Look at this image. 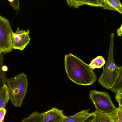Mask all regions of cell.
Returning a JSON list of instances; mask_svg holds the SVG:
<instances>
[{
	"instance_id": "1",
	"label": "cell",
	"mask_w": 122,
	"mask_h": 122,
	"mask_svg": "<svg viewBox=\"0 0 122 122\" xmlns=\"http://www.w3.org/2000/svg\"><path fill=\"white\" fill-rule=\"evenodd\" d=\"M64 65L68 77L77 84L90 85L96 80L97 77L93 69L71 53L65 55Z\"/></svg>"
},
{
	"instance_id": "2",
	"label": "cell",
	"mask_w": 122,
	"mask_h": 122,
	"mask_svg": "<svg viewBox=\"0 0 122 122\" xmlns=\"http://www.w3.org/2000/svg\"><path fill=\"white\" fill-rule=\"evenodd\" d=\"M9 99L12 105L20 107L27 92L28 82L26 75L21 73L7 79Z\"/></svg>"
},
{
	"instance_id": "3",
	"label": "cell",
	"mask_w": 122,
	"mask_h": 122,
	"mask_svg": "<svg viewBox=\"0 0 122 122\" xmlns=\"http://www.w3.org/2000/svg\"><path fill=\"white\" fill-rule=\"evenodd\" d=\"M114 34L111 35L110 45L107 61L105 66H103L102 72L98 81L103 86L107 89L112 88L117 77L119 66L115 64L113 56V39Z\"/></svg>"
},
{
	"instance_id": "4",
	"label": "cell",
	"mask_w": 122,
	"mask_h": 122,
	"mask_svg": "<svg viewBox=\"0 0 122 122\" xmlns=\"http://www.w3.org/2000/svg\"><path fill=\"white\" fill-rule=\"evenodd\" d=\"M89 96L95 106L96 110L100 112L108 114L117 108L107 92L92 90L90 91Z\"/></svg>"
},
{
	"instance_id": "5",
	"label": "cell",
	"mask_w": 122,
	"mask_h": 122,
	"mask_svg": "<svg viewBox=\"0 0 122 122\" xmlns=\"http://www.w3.org/2000/svg\"><path fill=\"white\" fill-rule=\"evenodd\" d=\"M13 32L9 21L0 15V50L2 53L10 52L13 49Z\"/></svg>"
},
{
	"instance_id": "6",
	"label": "cell",
	"mask_w": 122,
	"mask_h": 122,
	"mask_svg": "<svg viewBox=\"0 0 122 122\" xmlns=\"http://www.w3.org/2000/svg\"><path fill=\"white\" fill-rule=\"evenodd\" d=\"M30 30L26 31L20 30L17 28L15 33L13 32L12 36V46L13 49L22 51L29 43L30 39Z\"/></svg>"
},
{
	"instance_id": "7",
	"label": "cell",
	"mask_w": 122,
	"mask_h": 122,
	"mask_svg": "<svg viewBox=\"0 0 122 122\" xmlns=\"http://www.w3.org/2000/svg\"><path fill=\"white\" fill-rule=\"evenodd\" d=\"M41 113L43 117V122H62L66 117L63 110L55 107Z\"/></svg>"
},
{
	"instance_id": "8",
	"label": "cell",
	"mask_w": 122,
	"mask_h": 122,
	"mask_svg": "<svg viewBox=\"0 0 122 122\" xmlns=\"http://www.w3.org/2000/svg\"><path fill=\"white\" fill-rule=\"evenodd\" d=\"M90 110H83L72 116H66L62 122H83L93 115V112H89Z\"/></svg>"
},
{
	"instance_id": "9",
	"label": "cell",
	"mask_w": 122,
	"mask_h": 122,
	"mask_svg": "<svg viewBox=\"0 0 122 122\" xmlns=\"http://www.w3.org/2000/svg\"><path fill=\"white\" fill-rule=\"evenodd\" d=\"M68 5L71 7L78 8L79 6L84 5H87L91 6L101 7L102 0H67Z\"/></svg>"
},
{
	"instance_id": "10",
	"label": "cell",
	"mask_w": 122,
	"mask_h": 122,
	"mask_svg": "<svg viewBox=\"0 0 122 122\" xmlns=\"http://www.w3.org/2000/svg\"><path fill=\"white\" fill-rule=\"evenodd\" d=\"M9 99L8 87L5 84L0 92V107L5 108Z\"/></svg>"
},
{
	"instance_id": "11",
	"label": "cell",
	"mask_w": 122,
	"mask_h": 122,
	"mask_svg": "<svg viewBox=\"0 0 122 122\" xmlns=\"http://www.w3.org/2000/svg\"><path fill=\"white\" fill-rule=\"evenodd\" d=\"M122 66H119L117 77L112 88L111 91L115 94L118 91L122 90Z\"/></svg>"
},
{
	"instance_id": "12",
	"label": "cell",
	"mask_w": 122,
	"mask_h": 122,
	"mask_svg": "<svg viewBox=\"0 0 122 122\" xmlns=\"http://www.w3.org/2000/svg\"><path fill=\"white\" fill-rule=\"evenodd\" d=\"M93 113V117L90 122H112L107 114L102 113L96 110Z\"/></svg>"
},
{
	"instance_id": "13",
	"label": "cell",
	"mask_w": 122,
	"mask_h": 122,
	"mask_svg": "<svg viewBox=\"0 0 122 122\" xmlns=\"http://www.w3.org/2000/svg\"><path fill=\"white\" fill-rule=\"evenodd\" d=\"M21 122H43V117L41 113L35 111L27 117L24 118Z\"/></svg>"
},
{
	"instance_id": "14",
	"label": "cell",
	"mask_w": 122,
	"mask_h": 122,
	"mask_svg": "<svg viewBox=\"0 0 122 122\" xmlns=\"http://www.w3.org/2000/svg\"><path fill=\"white\" fill-rule=\"evenodd\" d=\"M107 114L112 122H122V107H119L111 113Z\"/></svg>"
},
{
	"instance_id": "15",
	"label": "cell",
	"mask_w": 122,
	"mask_h": 122,
	"mask_svg": "<svg viewBox=\"0 0 122 122\" xmlns=\"http://www.w3.org/2000/svg\"><path fill=\"white\" fill-rule=\"evenodd\" d=\"M105 62V60L102 56H98L93 59L89 65L91 68L94 70L102 68Z\"/></svg>"
},
{
	"instance_id": "16",
	"label": "cell",
	"mask_w": 122,
	"mask_h": 122,
	"mask_svg": "<svg viewBox=\"0 0 122 122\" xmlns=\"http://www.w3.org/2000/svg\"><path fill=\"white\" fill-rule=\"evenodd\" d=\"M4 57L2 53L0 54V92L7 80L6 72L3 71L2 67L3 65Z\"/></svg>"
},
{
	"instance_id": "17",
	"label": "cell",
	"mask_w": 122,
	"mask_h": 122,
	"mask_svg": "<svg viewBox=\"0 0 122 122\" xmlns=\"http://www.w3.org/2000/svg\"><path fill=\"white\" fill-rule=\"evenodd\" d=\"M106 2L113 10L117 11L122 13V6L119 0H106Z\"/></svg>"
},
{
	"instance_id": "18",
	"label": "cell",
	"mask_w": 122,
	"mask_h": 122,
	"mask_svg": "<svg viewBox=\"0 0 122 122\" xmlns=\"http://www.w3.org/2000/svg\"><path fill=\"white\" fill-rule=\"evenodd\" d=\"M8 1L9 2L10 5L14 10H20V1L19 0H8Z\"/></svg>"
},
{
	"instance_id": "19",
	"label": "cell",
	"mask_w": 122,
	"mask_h": 122,
	"mask_svg": "<svg viewBox=\"0 0 122 122\" xmlns=\"http://www.w3.org/2000/svg\"><path fill=\"white\" fill-rule=\"evenodd\" d=\"M116 94V99L119 104V107H122V90L118 91Z\"/></svg>"
},
{
	"instance_id": "20",
	"label": "cell",
	"mask_w": 122,
	"mask_h": 122,
	"mask_svg": "<svg viewBox=\"0 0 122 122\" xmlns=\"http://www.w3.org/2000/svg\"><path fill=\"white\" fill-rule=\"evenodd\" d=\"M6 110L5 108L0 107V122H3Z\"/></svg>"
},
{
	"instance_id": "21",
	"label": "cell",
	"mask_w": 122,
	"mask_h": 122,
	"mask_svg": "<svg viewBox=\"0 0 122 122\" xmlns=\"http://www.w3.org/2000/svg\"><path fill=\"white\" fill-rule=\"evenodd\" d=\"M122 25L119 28L117 29V36H121L122 33Z\"/></svg>"
},
{
	"instance_id": "22",
	"label": "cell",
	"mask_w": 122,
	"mask_h": 122,
	"mask_svg": "<svg viewBox=\"0 0 122 122\" xmlns=\"http://www.w3.org/2000/svg\"><path fill=\"white\" fill-rule=\"evenodd\" d=\"M2 70L5 72L7 71L8 70V67L6 65H3L2 67Z\"/></svg>"
},
{
	"instance_id": "23",
	"label": "cell",
	"mask_w": 122,
	"mask_h": 122,
	"mask_svg": "<svg viewBox=\"0 0 122 122\" xmlns=\"http://www.w3.org/2000/svg\"><path fill=\"white\" fill-rule=\"evenodd\" d=\"M93 117V115L91 116L86 121L83 122H90Z\"/></svg>"
},
{
	"instance_id": "24",
	"label": "cell",
	"mask_w": 122,
	"mask_h": 122,
	"mask_svg": "<svg viewBox=\"0 0 122 122\" xmlns=\"http://www.w3.org/2000/svg\"><path fill=\"white\" fill-rule=\"evenodd\" d=\"M2 53V51L0 50V54Z\"/></svg>"
}]
</instances>
